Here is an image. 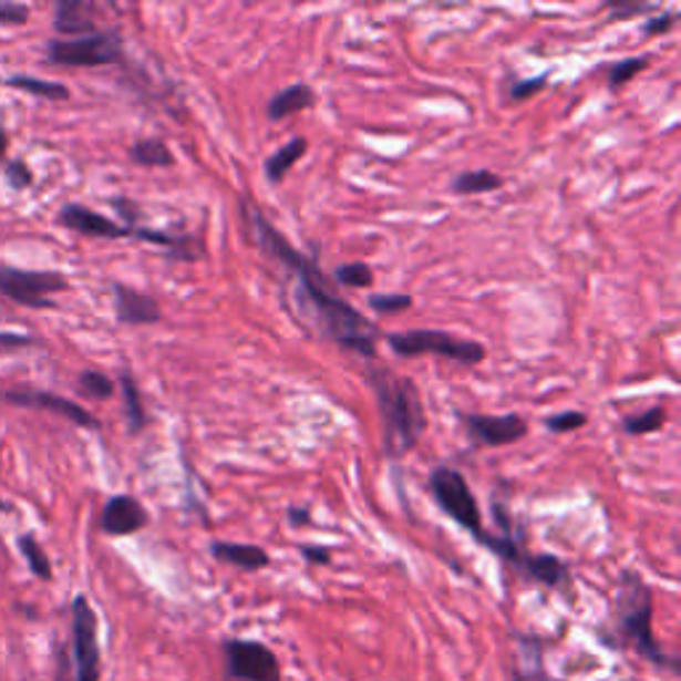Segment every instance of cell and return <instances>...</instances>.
<instances>
[{"label":"cell","instance_id":"cell-28","mask_svg":"<svg viewBox=\"0 0 681 681\" xmlns=\"http://www.w3.org/2000/svg\"><path fill=\"white\" fill-rule=\"evenodd\" d=\"M336 280L347 288H370L373 286V269L365 261L343 264V267L336 269Z\"/></svg>","mask_w":681,"mask_h":681},{"label":"cell","instance_id":"cell-27","mask_svg":"<svg viewBox=\"0 0 681 681\" xmlns=\"http://www.w3.org/2000/svg\"><path fill=\"white\" fill-rule=\"evenodd\" d=\"M78 386H81V392L91 396V400H110V396L115 394L117 383L112 381L107 373H102V370H83L81 379H78Z\"/></svg>","mask_w":681,"mask_h":681},{"label":"cell","instance_id":"cell-33","mask_svg":"<svg viewBox=\"0 0 681 681\" xmlns=\"http://www.w3.org/2000/svg\"><path fill=\"white\" fill-rule=\"evenodd\" d=\"M30 19V6L0 0V28H22Z\"/></svg>","mask_w":681,"mask_h":681},{"label":"cell","instance_id":"cell-18","mask_svg":"<svg viewBox=\"0 0 681 681\" xmlns=\"http://www.w3.org/2000/svg\"><path fill=\"white\" fill-rule=\"evenodd\" d=\"M210 557L246 572L264 570V567H269V561H272L261 546L229 544V540H214V544H210Z\"/></svg>","mask_w":681,"mask_h":681},{"label":"cell","instance_id":"cell-36","mask_svg":"<svg viewBox=\"0 0 681 681\" xmlns=\"http://www.w3.org/2000/svg\"><path fill=\"white\" fill-rule=\"evenodd\" d=\"M35 339L24 333H0V352H17V349L35 347Z\"/></svg>","mask_w":681,"mask_h":681},{"label":"cell","instance_id":"cell-24","mask_svg":"<svg viewBox=\"0 0 681 681\" xmlns=\"http://www.w3.org/2000/svg\"><path fill=\"white\" fill-rule=\"evenodd\" d=\"M501 187H504V178L487 168L464 171V174H458L453 178L455 195H485V192H495Z\"/></svg>","mask_w":681,"mask_h":681},{"label":"cell","instance_id":"cell-1","mask_svg":"<svg viewBox=\"0 0 681 681\" xmlns=\"http://www.w3.org/2000/svg\"><path fill=\"white\" fill-rule=\"evenodd\" d=\"M240 218L243 227L254 240V246L272 256L288 269V275L296 282V312L303 317V322L314 326L320 336H328L347 352L365 357L368 362L375 360V341H379V328L368 322L349 301H343L328 282L320 264L301 250H296L264 216L259 203L250 197H240Z\"/></svg>","mask_w":681,"mask_h":681},{"label":"cell","instance_id":"cell-39","mask_svg":"<svg viewBox=\"0 0 681 681\" xmlns=\"http://www.w3.org/2000/svg\"><path fill=\"white\" fill-rule=\"evenodd\" d=\"M288 519H290V525H293V527H307V525H312V514H309L307 508H299V506L288 508Z\"/></svg>","mask_w":681,"mask_h":681},{"label":"cell","instance_id":"cell-10","mask_svg":"<svg viewBox=\"0 0 681 681\" xmlns=\"http://www.w3.org/2000/svg\"><path fill=\"white\" fill-rule=\"evenodd\" d=\"M466 434L472 436L474 445L479 447H506L514 442L525 440L530 426L527 421L517 413L508 415H474V413H461Z\"/></svg>","mask_w":681,"mask_h":681},{"label":"cell","instance_id":"cell-31","mask_svg":"<svg viewBox=\"0 0 681 681\" xmlns=\"http://www.w3.org/2000/svg\"><path fill=\"white\" fill-rule=\"evenodd\" d=\"M588 423V415L580 413V410H565V413L548 415L546 429L554 434H570L575 429H584Z\"/></svg>","mask_w":681,"mask_h":681},{"label":"cell","instance_id":"cell-25","mask_svg":"<svg viewBox=\"0 0 681 681\" xmlns=\"http://www.w3.org/2000/svg\"><path fill=\"white\" fill-rule=\"evenodd\" d=\"M17 546L19 551H22L24 561H28V567L32 570V575L41 580H51L54 578V567H51V559L49 554L43 551V546L38 544V538L32 533H24L17 538Z\"/></svg>","mask_w":681,"mask_h":681},{"label":"cell","instance_id":"cell-38","mask_svg":"<svg viewBox=\"0 0 681 681\" xmlns=\"http://www.w3.org/2000/svg\"><path fill=\"white\" fill-rule=\"evenodd\" d=\"M677 24V14H660L644 24V35H663Z\"/></svg>","mask_w":681,"mask_h":681},{"label":"cell","instance_id":"cell-8","mask_svg":"<svg viewBox=\"0 0 681 681\" xmlns=\"http://www.w3.org/2000/svg\"><path fill=\"white\" fill-rule=\"evenodd\" d=\"M221 654L229 681H282L280 658L259 639H227Z\"/></svg>","mask_w":681,"mask_h":681},{"label":"cell","instance_id":"cell-29","mask_svg":"<svg viewBox=\"0 0 681 681\" xmlns=\"http://www.w3.org/2000/svg\"><path fill=\"white\" fill-rule=\"evenodd\" d=\"M647 64H650V59L647 56H631V59H623V62L612 64L610 68V89H623V85L631 81L633 75H639L641 70H647Z\"/></svg>","mask_w":681,"mask_h":681},{"label":"cell","instance_id":"cell-41","mask_svg":"<svg viewBox=\"0 0 681 681\" xmlns=\"http://www.w3.org/2000/svg\"><path fill=\"white\" fill-rule=\"evenodd\" d=\"M0 512H9V504L3 498H0Z\"/></svg>","mask_w":681,"mask_h":681},{"label":"cell","instance_id":"cell-12","mask_svg":"<svg viewBox=\"0 0 681 681\" xmlns=\"http://www.w3.org/2000/svg\"><path fill=\"white\" fill-rule=\"evenodd\" d=\"M6 402L17 407H35V410H49V413L62 415L83 429H99V421L89 413L83 405L68 400V396H59L54 392H43V389H11L3 394Z\"/></svg>","mask_w":681,"mask_h":681},{"label":"cell","instance_id":"cell-11","mask_svg":"<svg viewBox=\"0 0 681 681\" xmlns=\"http://www.w3.org/2000/svg\"><path fill=\"white\" fill-rule=\"evenodd\" d=\"M56 221L68 227L70 233L83 237H102V240H128L134 237V227L128 224H117L104 214H96L94 208H85L81 203H68L59 210Z\"/></svg>","mask_w":681,"mask_h":681},{"label":"cell","instance_id":"cell-19","mask_svg":"<svg viewBox=\"0 0 681 681\" xmlns=\"http://www.w3.org/2000/svg\"><path fill=\"white\" fill-rule=\"evenodd\" d=\"M314 104H317V94L312 91V85L293 83V85H288V89L277 91V94L269 99L267 115H269V121H286V117L314 107Z\"/></svg>","mask_w":681,"mask_h":681},{"label":"cell","instance_id":"cell-30","mask_svg":"<svg viewBox=\"0 0 681 681\" xmlns=\"http://www.w3.org/2000/svg\"><path fill=\"white\" fill-rule=\"evenodd\" d=\"M370 309H373L375 314H396V312H405V309L413 307V299H410L407 293H375L368 299Z\"/></svg>","mask_w":681,"mask_h":681},{"label":"cell","instance_id":"cell-6","mask_svg":"<svg viewBox=\"0 0 681 681\" xmlns=\"http://www.w3.org/2000/svg\"><path fill=\"white\" fill-rule=\"evenodd\" d=\"M70 288L68 277L51 269H22L0 264V296L28 309H51V296Z\"/></svg>","mask_w":681,"mask_h":681},{"label":"cell","instance_id":"cell-14","mask_svg":"<svg viewBox=\"0 0 681 681\" xmlns=\"http://www.w3.org/2000/svg\"><path fill=\"white\" fill-rule=\"evenodd\" d=\"M517 652H514L508 679L512 681H561L546 671V641L535 633H517Z\"/></svg>","mask_w":681,"mask_h":681},{"label":"cell","instance_id":"cell-17","mask_svg":"<svg viewBox=\"0 0 681 681\" xmlns=\"http://www.w3.org/2000/svg\"><path fill=\"white\" fill-rule=\"evenodd\" d=\"M519 570L546 588H567L572 584V572L567 561L554 557V554H527Z\"/></svg>","mask_w":681,"mask_h":681},{"label":"cell","instance_id":"cell-5","mask_svg":"<svg viewBox=\"0 0 681 681\" xmlns=\"http://www.w3.org/2000/svg\"><path fill=\"white\" fill-rule=\"evenodd\" d=\"M389 349L396 357H419V354H440L461 365H479L485 360V347L479 341L458 339L447 330H407V333H389Z\"/></svg>","mask_w":681,"mask_h":681},{"label":"cell","instance_id":"cell-9","mask_svg":"<svg viewBox=\"0 0 681 681\" xmlns=\"http://www.w3.org/2000/svg\"><path fill=\"white\" fill-rule=\"evenodd\" d=\"M72 663L75 681H102V650H99V618L89 597L72 599Z\"/></svg>","mask_w":681,"mask_h":681},{"label":"cell","instance_id":"cell-3","mask_svg":"<svg viewBox=\"0 0 681 681\" xmlns=\"http://www.w3.org/2000/svg\"><path fill=\"white\" fill-rule=\"evenodd\" d=\"M365 379L379 400L381 421H383V450L392 458H402L421 442L426 432V413L415 383L396 375L394 370L368 362Z\"/></svg>","mask_w":681,"mask_h":681},{"label":"cell","instance_id":"cell-16","mask_svg":"<svg viewBox=\"0 0 681 681\" xmlns=\"http://www.w3.org/2000/svg\"><path fill=\"white\" fill-rule=\"evenodd\" d=\"M96 6L85 0H59L54 9V28L68 38L94 35L96 30Z\"/></svg>","mask_w":681,"mask_h":681},{"label":"cell","instance_id":"cell-21","mask_svg":"<svg viewBox=\"0 0 681 681\" xmlns=\"http://www.w3.org/2000/svg\"><path fill=\"white\" fill-rule=\"evenodd\" d=\"M6 85L14 91H22V94H30L35 99H49V102H68L70 89L64 83L56 81H43V78H32V75H14L6 81Z\"/></svg>","mask_w":681,"mask_h":681},{"label":"cell","instance_id":"cell-35","mask_svg":"<svg viewBox=\"0 0 681 681\" xmlns=\"http://www.w3.org/2000/svg\"><path fill=\"white\" fill-rule=\"evenodd\" d=\"M546 83H548V75L527 78V81H517V83H514L508 94H512L514 102H527V99H530V96L540 94V91L546 89Z\"/></svg>","mask_w":681,"mask_h":681},{"label":"cell","instance_id":"cell-2","mask_svg":"<svg viewBox=\"0 0 681 681\" xmlns=\"http://www.w3.org/2000/svg\"><path fill=\"white\" fill-rule=\"evenodd\" d=\"M654 597L652 588L637 570H623L615 591L612 610L607 620L597 628V639L601 647L612 652H633L639 658L650 660L652 665L679 671V660L668 658L654 639L652 631Z\"/></svg>","mask_w":681,"mask_h":681},{"label":"cell","instance_id":"cell-13","mask_svg":"<svg viewBox=\"0 0 681 681\" xmlns=\"http://www.w3.org/2000/svg\"><path fill=\"white\" fill-rule=\"evenodd\" d=\"M147 525H149L147 508H144L142 501H136L134 495H112L102 508V519H99V527H102V533L110 535V538L136 535Z\"/></svg>","mask_w":681,"mask_h":681},{"label":"cell","instance_id":"cell-22","mask_svg":"<svg viewBox=\"0 0 681 681\" xmlns=\"http://www.w3.org/2000/svg\"><path fill=\"white\" fill-rule=\"evenodd\" d=\"M307 147H309L307 138L299 136V138H290L286 147L277 149L275 155L267 161V178H269V182H272V184L282 182V178L288 176V171L293 168V165L299 163L303 155H307Z\"/></svg>","mask_w":681,"mask_h":681},{"label":"cell","instance_id":"cell-32","mask_svg":"<svg viewBox=\"0 0 681 681\" xmlns=\"http://www.w3.org/2000/svg\"><path fill=\"white\" fill-rule=\"evenodd\" d=\"M6 182H9L11 189L24 192V189H30L32 184H35V174H32L28 163L19 161V157H17V161L6 163Z\"/></svg>","mask_w":681,"mask_h":681},{"label":"cell","instance_id":"cell-23","mask_svg":"<svg viewBox=\"0 0 681 681\" xmlns=\"http://www.w3.org/2000/svg\"><path fill=\"white\" fill-rule=\"evenodd\" d=\"M121 389H123V402H125V421H128V434H142L144 426H147L149 415H147V410H144L142 392H138L134 375L123 373Z\"/></svg>","mask_w":681,"mask_h":681},{"label":"cell","instance_id":"cell-7","mask_svg":"<svg viewBox=\"0 0 681 681\" xmlns=\"http://www.w3.org/2000/svg\"><path fill=\"white\" fill-rule=\"evenodd\" d=\"M123 56V38L117 30L94 32L85 38H59L45 43V59L59 68H104Z\"/></svg>","mask_w":681,"mask_h":681},{"label":"cell","instance_id":"cell-26","mask_svg":"<svg viewBox=\"0 0 681 681\" xmlns=\"http://www.w3.org/2000/svg\"><path fill=\"white\" fill-rule=\"evenodd\" d=\"M665 419H668V415H665V407L654 405V407H650V410H644V413L628 415V419L623 421V429H626V434H631V436L654 434V432H660V429H663Z\"/></svg>","mask_w":681,"mask_h":681},{"label":"cell","instance_id":"cell-34","mask_svg":"<svg viewBox=\"0 0 681 681\" xmlns=\"http://www.w3.org/2000/svg\"><path fill=\"white\" fill-rule=\"evenodd\" d=\"M607 11H610V17L618 22V19L639 17V14H647V11H654V6L639 3V0H612V3H607Z\"/></svg>","mask_w":681,"mask_h":681},{"label":"cell","instance_id":"cell-15","mask_svg":"<svg viewBox=\"0 0 681 681\" xmlns=\"http://www.w3.org/2000/svg\"><path fill=\"white\" fill-rule=\"evenodd\" d=\"M112 293H115V314L123 326H155L163 320V309L152 296L138 293L136 288L123 286V282H112Z\"/></svg>","mask_w":681,"mask_h":681},{"label":"cell","instance_id":"cell-40","mask_svg":"<svg viewBox=\"0 0 681 681\" xmlns=\"http://www.w3.org/2000/svg\"><path fill=\"white\" fill-rule=\"evenodd\" d=\"M6 149H9V131H6L3 125H0V163H3Z\"/></svg>","mask_w":681,"mask_h":681},{"label":"cell","instance_id":"cell-20","mask_svg":"<svg viewBox=\"0 0 681 681\" xmlns=\"http://www.w3.org/2000/svg\"><path fill=\"white\" fill-rule=\"evenodd\" d=\"M131 161L144 168H171L176 163L174 152L163 138H138L136 144H131L128 149Z\"/></svg>","mask_w":681,"mask_h":681},{"label":"cell","instance_id":"cell-4","mask_svg":"<svg viewBox=\"0 0 681 681\" xmlns=\"http://www.w3.org/2000/svg\"><path fill=\"white\" fill-rule=\"evenodd\" d=\"M429 491H432L436 506H440L455 525L464 527L477 544H482L487 530L485 525H482L479 504L477 498H474L464 474L453 466H436L432 477H429Z\"/></svg>","mask_w":681,"mask_h":681},{"label":"cell","instance_id":"cell-37","mask_svg":"<svg viewBox=\"0 0 681 681\" xmlns=\"http://www.w3.org/2000/svg\"><path fill=\"white\" fill-rule=\"evenodd\" d=\"M299 551L309 565H330V561H333V551L326 546H301Z\"/></svg>","mask_w":681,"mask_h":681}]
</instances>
